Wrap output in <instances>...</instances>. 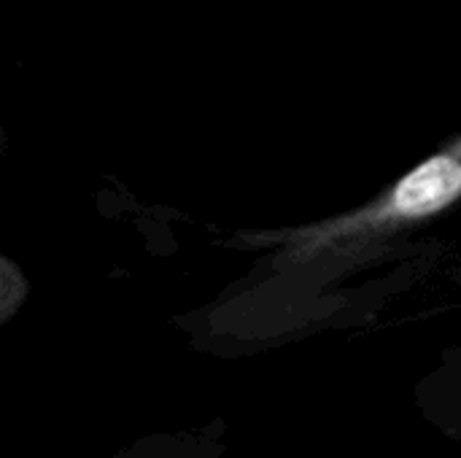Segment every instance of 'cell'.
<instances>
[{
	"instance_id": "obj_2",
	"label": "cell",
	"mask_w": 461,
	"mask_h": 458,
	"mask_svg": "<svg viewBox=\"0 0 461 458\" xmlns=\"http://www.w3.org/2000/svg\"><path fill=\"white\" fill-rule=\"evenodd\" d=\"M27 292V283H24V275L11 265V259H3V297H0V305H3V321L11 319V313L16 310V305H22L19 297H24Z\"/></svg>"
},
{
	"instance_id": "obj_1",
	"label": "cell",
	"mask_w": 461,
	"mask_h": 458,
	"mask_svg": "<svg viewBox=\"0 0 461 458\" xmlns=\"http://www.w3.org/2000/svg\"><path fill=\"white\" fill-rule=\"evenodd\" d=\"M461 202V135L419 162L375 200L303 227L257 235V243L276 246L278 267H313L348 262L389 238L421 227Z\"/></svg>"
}]
</instances>
